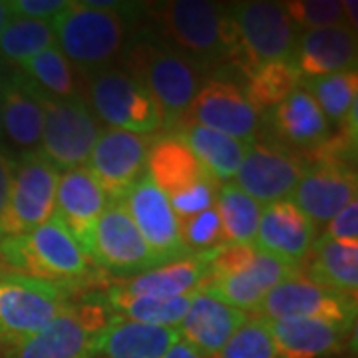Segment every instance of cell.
Returning a JSON list of instances; mask_svg holds the SVG:
<instances>
[{"label": "cell", "instance_id": "12", "mask_svg": "<svg viewBox=\"0 0 358 358\" xmlns=\"http://www.w3.org/2000/svg\"><path fill=\"white\" fill-rule=\"evenodd\" d=\"M307 169V157L301 152H294L268 136H259L249 145L243 164L233 179L235 185L257 203L268 205L289 199Z\"/></svg>", "mask_w": 358, "mask_h": 358}, {"label": "cell", "instance_id": "30", "mask_svg": "<svg viewBox=\"0 0 358 358\" xmlns=\"http://www.w3.org/2000/svg\"><path fill=\"white\" fill-rule=\"evenodd\" d=\"M307 265L308 281L357 299L358 245L338 243L320 235L310 247Z\"/></svg>", "mask_w": 358, "mask_h": 358}, {"label": "cell", "instance_id": "9", "mask_svg": "<svg viewBox=\"0 0 358 358\" xmlns=\"http://www.w3.org/2000/svg\"><path fill=\"white\" fill-rule=\"evenodd\" d=\"M84 92L90 110L112 128L140 136L162 129V115L155 102L122 68L108 66L86 76Z\"/></svg>", "mask_w": 358, "mask_h": 358}, {"label": "cell", "instance_id": "47", "mask_svg": "<svg viewBox=\"0 0 358 358\" xmlns=\"http://www.w3.org/2000/svg\"><path fill=\"white\" fill-rule=\"evenodd\" d=\"M0 136H2V106H0Z\"/></svg>", "mask_w": 358, "mask_h": 358}, {"label": "cell", "instance_id": "38", "mask_svg": "<svg viewBox=\"0 0 358 358\" xmlns=\"http://www.w3.org/2000/svg\"><path fill=\"white\" fill-rule=\"evenodd\" d=\"M179 233L189 255H205L227 243L215 207L179 221Z\"/></svg>", "mask_w": 358, "mask_h": 358}, {"label": "cell", "instance_id": "36", "mask_svg": "<svg viewBox=\"0 0 358 358\" xmlns=\"http://www.w3.org/2000/svg\"><path fill=\"white\" fill-rule=\"evenodd\" d=\"M52 46H56V36L46 20L13 16L0 34V56L16 66Z\"/></svg>", "mask_w": 358, "mask_h": 358}, {"label": "cell", "instance_id": "4", "mask_svg": "<svg viewBox=\"0 0 358 358\" xmlns=\"http://www.w3.org/2000/svg\"><path fill=\"white\" fill-rule=\"evenodd\" d=\"M0 259L14 273L68 289L92 277V261L56 215L26 235L0 239Z\"/></svg>", "mask_w": 358, "mask_h": 358}, {"label": "cell", "instance_id": "5", "mask_svg": "<svg viewBox=\"0 0 358 358\" xmlns=\"http://www.w3.org/2000/svg\"><path fill=\"white\" fill-rule=\"evenodd\" d=\"M114 313L88 301L70 305L46 329L26 336L0 334V358H94Z\"/></svg>", "mask_w": 358, "mask_h": 358}, {"label": "cell", "instance_id": "41", "mask_svg": "<svg viewBox=\"0 0 358 358\" xmlns=\"http://www.w3.org/2000/svg\"><path fill=\"white\" fill-rule=\"evenodd\" d=\"M327 239L338 243L358 245V201H350L345 209L329 221V227L322 233Z\"/></svg>", "mask_w": 358, "mask_h": 358}, {"label": "cell", "instance_id": "29", "mask_svg": "<svg viewBox=\"0 0 358 358\" xmlns=\"http://www.w3.org/2000/svg\"><path fill=\"white\" fill-rule=\"evenodd\" d=\"M173 131L187 143L193 155L219 183H229L237 176L251 145L249 141L237 140L201 126H179Z\"/></svg>", "mask_w": 358, "mask_h": 358}, {"label": "cell", "instance_id": "45", "mask_svg": "<svg viewBox=\"0 0 358 358\" xmlns=\"http://www.w3.org/2000/svg\"><path fill=\"white\" fill-rule=\"evenodd\" d=\"M10 18H13V14H10V10H8L6 2H0V34H2L4 26L10 22Z\"/></svg>", "mask_w": 358, "mask_h": 358}, {"label": "cell", "instance_id": "20", "mask_svg": "<svg viewBox=\"0 0 358 358\" xmlns=\"http://www.w3.org/2000/svg\"><path fill=\"white\" fill-rule=\"evenodd\" d=\"M317 225L291 201L282 199L263 205L255 247L303 267L315 243Z\"/></svg>", "mask_w": 358, "mask_h": 358}, {"label": "cell", "instance_id": "17", "mask_svg": "<svg viewBox=\"0 0 358 358\" xmlns=\"http://www.w3.org/2000/svg\"><path fill=\"white\" fill-rule=\"evenodd\" d=\"M357 166L315 162L299 179L289 197L315 225L329 223L357 199Z\"/></svg>", "mask_w": 358, "mask_h": 358}, {"label": "cell", "instance_id": "3", "mask_svg": "<svg viewBox=\"0 0 358 358\" xmlns=\"http://www.w3.org/2000/svg\"><path fill=\"white\" fill-rule=\"evenodd\" d=\"M138 6V4H134ZM96 10L82 2H70L60 16L50 20L56 46L84 76H90L120 58L129 40V13L140 10Z\"/></svg>", "mask_w": 358, "mask_h": 358}, {"label": "cell", "instance_id": "31", "mask_svg": "<svg viewBox=\"0 0 358 358\" xmlns=\"http://www.w3.org/2000/svg\"><path fill=\"white\" fill-rule=\"evenodd\" d=\"M192 299L193 293L183 294V296H169V299L140 296V294L124 293L115 287H110L103 294L94 296L96 303L103 305L108 310L114 308V315L122 319L143 322V324H155V327H167V329H176L181 322L192 305Z\"/></svg>", "mask_w": 358, "mask_h": 358}, {"label": "cell", "instance_id": "33", "mask_svg": "<svg viewBox=\"0 0 358 358\" xmlns=\"http://www.w3.org/2000/svg\"><path fill=\"white\" fill-rule=\"evenodd\" d=\"M18 70L54 98L60 100L84 98L76 78V68L68 62V58L58 46L46 48L36 56H32L30 60L18 64Z\"/></svg>", "mask_w": 358, "mask_h": 358}, {"label": "cell", "instance_id": "42", "mask_svg": "<svg viewBox=\"0 0 358 358\" xmlns=\"http://www.w3.org/2000/svg\"><path fill=\"white\" fill-rule=\"evenodd\" d=\"M14 159L13 155L6 154L0 150V215L6 207L8 201V193H10V183H13V173H14Z\"/></svg>", "mask_w": 358, "mask_h": 358}, {"label": "cell", "instance_id": "39", "mask_svg": "<svg viewBox=\"0 0 358 358\" xmlns=\"http://www.w3.org/2000/svg\"><path fill=\"white\" fill-rule=\"evenodd\" d=\"M285 10L294 28L299 26L301 32L346 24L343 4L338 0H289L285 2Z\"/></svg>", "mask_w": 358, "mask_h": 358}, {"label": "cell", "instance_id": "6", "mask_svg": "<svg viewBox=\"0 0 358 358\" xmlns=\"http://www.w3.org/2000/svg\"><path fill=\"white\" fill-rule=\"evenodd\" d=\"M229 14L237 28L239 52L233 68L249 78L261 66L291 62L299 32L281 2H235Z\"/></svg>", "mask_w": 358, "mask_h": 358}, {"label": "cell", "instance_id": "1", "mask_svg": "<svg viewBox=\"0 0 358 358\" xmlns=\"http://www.w3.org/2000/svg\"><path fill=\"white\" fill-rule=\"evenodd\" d=\"M152 32L171 50L211 72L225 62L233 64L239 52L237 28L229 6L207 0H169L143 4Z\"/></svg>", "mask_w": 358, "mask_h": 358}, {"label": "cell", "instance_id": "44", "mask_svg": "<svg viewBox=\"0 0 358 358\" xmlns=\"http://www.w3.org/2000/svg\"><path fill=\"white\" fill-rule=\"evenodd\" d=\"M343 4V14H345V22L346 26L350 28V30H355L357 32L358 28V2L357 0H346V2H341Z\"/></svg>", "mask_w": 358, "mask_h": 358}, {"label": "cell", "instance_id": "27", "mask_svg": "<svg viewBox=\"0 0 358 358\" xmlns=\"http://www.w3.org/2000/svg\"><path fill=\"white\" fill-rule=\"evenodd\" d=\"M148 176L167 199L213 178L176 131L152 140L148 152Z\"/></svg>", "mask_w": 358, "mask_h": 358}, {"label": "cell", "instance_id": "40", "mask_svg": "<svg viewBox=\"0 0 358 358\" xmlns=\"http://www.w3.org/2000/svg\"><path fill=\"white\" fill-rule=\"evenodd\" d=\"M68 0H10L6 2L8 10L18 18H34L50 22L68 8Z\"/></svg>", "mask_w": 358, "mask_h": 358}, {"label": "cell", "instance_id": "25", "mask_svg": "<svg viewBox=\"0 0 358 358\" xmlns=\"http://www.w3.org/2000/svg\"><path fill=\"white\" fill-rule=\"evenodd\" d=\"M209 277H211V265H209V253H205V255L183 257L166 265L143 271L134 277H124L114 287L128 294L169 299V296L192 294L203 289Z\"/></svg>", "mask_w": 358, "mask_h": 358}, {"label": "cell", "instance_id": "13", "mask_svg": "<svg viewBox=\"0 0 358 358\" xmlns=\"http://www.w3.org/2000/svg\"><path fill=\"white\" fill-rule=\"evenodd\" d=\"M90 261L120 277H134L164 265L148 247L124 201H110L92 235Z\"/></svg>", "mask_w": 358, "mask_h": 358}, {"label": "cell", "instance_id": "14", "mask_svg": "<svg viewBox=\"0 0 358 358\" xmlns=\"http://www.w3.org/2000/svg\"><path fill=\"white\" fill-rule=\"evenodd\" d=\"M152 140L126 129L110 128L100 134L88 157V171L100 183L108 201H124L148 173Z\"/></svg>", "mask_w": 358, "mask_h": 358}, {"label": "cell", "instance_id": "10", "mask_svg": "<svg viewBox=\"0 0 358 358\" xmlns=\"http://www.w3.org/2000/svg\"><path fill=\"white\" fill-rule=\"evenodd\" d=\"M72 289L20 273L0 275V334L26 336L46 329L70 307Z\"/></svg>", "mask_w": 358, "mask_h": 358}, {"label": "cell", "instance_id": "2", "mask_svg": "<svg viewBox=\"0 0 358 358\" xmlns=\"http://www.w3.org/2000/svg\"><path fill=\"white\" fill-rule=\"evenodd\" d=\"M122 70L128 72L154 100L162 128H176L201 90L205 74L199 66L166 46L150 28L129 36L120 54Z\"/></svg>", "mask_w": 358, "mask_h": 358}, {"label": "cell", "instance_id": "32", "mask_svg": "<svg viewBox=\"0 0 358 358\" xmlns=\"http://www.w3.org/2000/svg\"><path fill=\"white\" fill-rule=\"evenodd\" d=\"M213 207L217 211L227 243L255 245L263 205L241 192L235 183H219Z\"/></svg>", "mask_w": 358, "mask_h": 358}, {"label": "cell", "instance_id": "37", "mask_svg": "<svg viewBox=\"0 0 358 358\" xmlns=\"http://www.w3.org/2000/svg\"><path fill=\"white\" fill-rule=\"evenodd\" d=\"M213 358H277L268 320L249 317Z\"/></svg>", "mask_w": 358, "mask_h": 358}, {"label": "cell", "instance_id": "21", "mask_svg": "<svg viewBox=\"0 0 358 358\" xmlns=\"http://www.w3.org/2000/svg\"><path fill=\"white\" fill-rule=\"evenodd\" d=\"M267 114V122H263V126L267 124L271 128L268 138L303 155L333 136L331 122L303 86H299L287 100L277 103Z\"/></svg>", "mask_w": 358, "mask_h": 358}, {"label": "cell", "instance_id": "46", "mask_svg": "<svg viewBox=\"0 0 358 358\" xmlns=\"http://www.w3.org/2000/svg\"><path fill=\"white\" fill-rule=\"evenodd\" d=\"M8 74H10V72H6V66H4V62L0 60V88H2V84L6 82Z\"/></svg>", "mask_w": 358, "mask_h": 358}, {"label": "cell", "instance_id": "19", "mask_svg": "<svg viewBox=\"0 0 358 358\" xmlns=\"http://www.w3.org/2000/svg\"><path fill=\"white\" fill-rule=\"evenodd\" d=\"M249 313L231 307L221 299L199 289L176 331L179 338L192 345L203 358H213L237 329L249 320Z\"/></svg>", "mask_w": 358, "mask_h": 358}, {"label": "cell", "instance_id": "11", "mask_svg": "<svg viewBox=\"0 0 358 358\" xmlns=\"http://www.w3.org/2000/svg\"><path fill=\"white\" fill-rule=\"evenodd\" d=\"M179 126H201L253 143L263 131V117L245 98L243 86L215 74L205 80L176 128Z\"/></svg>", "mask_w": 358, "mask_h": 358}, {"label": "cell", "instance_id": "43", "mask_svg": "<svg viewBox=\"0 0 358 358\" xmlns=\"http://www.w3.org/2000/svg\"><path fill=\"white\" fill-rule=\"evenodd\" d=\"M164 358H203L192 345H187L185 341H179L176 345L171 346L166 352Z\"/></svg>", "mask_w": 358, "mask_h": 358}, {"label": "cell", "instance_id": "35", "mask_svg": "<svg viewBox=\"0 0 358 358\" xmlns=\"http://www.w3.org/2000/svg\"><path fill=\"white\" fill-rule=\"evenodd\" d=\"M301 86L319 103L322 114L334 129L343 126L350 108L358 102V74L357 70H346L338 74L301 80Z\"/></svg>", "mask_w": 358, "mask_h": 358}, {"label": "cell", "instance_id": "26", "mask_svg": "<svg viewBox=\"0 0 358 358\" xmlns=\"http://www.w3.org/2000/svg\"><path fill=\"white\" fill-rule=\"evenodd\" d=\"M211 275H241L268 293L277 285L303 275V267L261 251L255 245L225 243L209 253Z\"/></svg>", "mask_w": 358, "mask_h": 358}, {"label": "cell", "instance_id": "16", "mask_svg": "<svg viewBox=\"0 0 358 358\" xmlns=\"http://www.w3.org/2000/svg\"><path fill=\"white\" fill-rule=\"evenodd\" d=\"M124 205L143 241L164 265L189 257L179 233V219L176 217L166 195L159 192L148 173L128 193Z\"/></svg>", "mask_w": 358, "mask_h": 358}, {"label": "cell", "instance_id": "8", "mask_svg": "<svg viewBox=\"0 0 358 358\" xmlns=\"http://www.w3.org/2000/svg\"><path fill=\"white\" fill-rule=\"evenodd\" d=\"M38 98L44 112L40 152L58 171L86 167L94 143L102 134L86 98L60 100L42 88Z\"/></svg>", "mask_w": 358, "mask_h": 358}, {"label": "cell", "instance_id": "15", "mask_svg": "<svg viewBox=\"0 0 358 358\" xmlns=\"http://www.w3.org/2000/svg\"><path fill=\"white\" fill-rule=\"evenodd\" d=\"M255 317L267 320L322 319L355 324L357 299L336 293L299 275L271 289L257 307Z\"/></svg>", "mask_w": 358, "mask_h": 358}, {"label": "cell", "instance_id": "7", "mask_svg": "<svg viewBox=\"0 0 358 358\" xmlns=\"http://www.w3.org/2000/svg\"><path fill=\"white\" fill-rule=\"evenodd\" d=\"M58 179L60 171L40 150L20 154L14 164L8 201L0 215V239L26 235L54 217Z\"/></svg>", "mask_w": 358, "mask_h": 358}, {"label": "cell", "instance_id": "28", "mask_svg": "<svg viewBox=\"0 0 358 358\" xmlns=\"http://www.w3.org/2000/svg\"><path fill=\"white\" fill-rule=\"evenodd\" d=\"M176 329L143 324L114 315L103 331L94 357L103 358H164L171 346L179 343Z\"/></svg>", "mask_w": 358, "mask_h": 358}, {"label": "cell", "instance_id": "34", "mask_svg": "<svg viewBox=\"0 0 358 358\" xmlns=\"http://www.w3.org/2000/svg\"><path fill=\"white\" fill-rule=\"evenodd\" d=\"M301 86V74L291 62H271L255 70L245 82V98L257 114H267Z\"/></svg>", "mask_w": 358, "mask_h": 358}, {"label": "cell", "instance_id": "24", "mask_svg": "<svg viewBox=\"0 0 358 358\" xmlns=\"http://www.w3.org/2000/svg\"><path fill=\"white\" fill-rule=\"evenodd\" d=\"M0 106L2 131L10 143L22 150V154L38 152L44 112L36 84L28 80L20 70H14L0 88Z\"/></svg>", "mask_w": 358, "mask_h": 358}, {"label": "cell", "instance_id": "22", "mask_svg": "<svg viewBox=\"0 0 358 358\" xmlns=\"http://www.w3.org/2000/svg\"><path fill=\"white\" fill-rule=\"evenodd\" d=\"M293 66L301 80L357 70V32L346 24L301 32L294 46Z\"/></svg>", "mask_w": 358, "mask_h": 358}, {"label": "cell", "instance_id": "23", "mask_svg": "<svg viewBox=\"0 0 358 358\" xmlns=\"http://www.w3.org/2000/svg\"><path fill=\"white\" fill-rule=\"evenodd\" d=\"M277 358H320L343 352L355 324L322 319L268 320Z\"/></svg>", "mask_w": 358, "mask_h": 358}, {"label": "cell", "instance_id": "18", "mask_svg": "<svg viewBox=\"0 0 358 358\" xmlns=\"http://www.w3.org/2000/svg\"><path fill=\"white\" fill-rule=\"evenodd\" d=\"M108 203L110 201L106 193L90 173L88 167L68 169L58 179L54 215L64 223L88 259L96 223Z\"/></svg>", "mask_w": 358, "mask_h": 358}]
</instances>
